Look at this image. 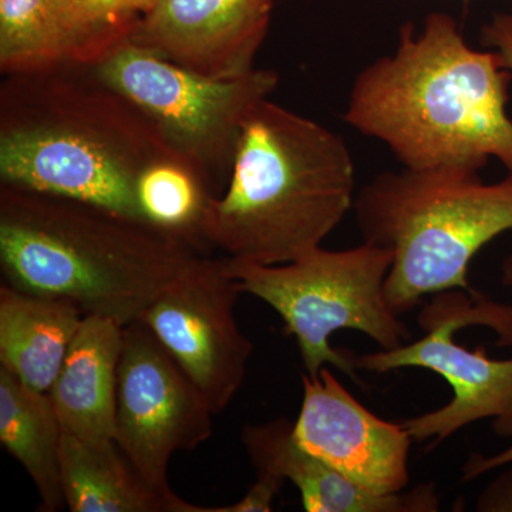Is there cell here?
Wrapping results in <instances>:
<instances>
[{
  "instance_id": "cell-9",
  "label": "cell",
  "mask_w": 512,
  "mask_h": 512,
  "mask_svg": "<svg viewBox=\"0 0 512 512\" xmlns=\"http://www.w3.org/2000/svg\"><path fill=\"white\" fill-rule=\"evenodd\" d=\"M215 416L198 387L140 320L123 326L116 443L146 483L168 498V464L212 436Z\"/></svg>"
},
{
  "instance_id": "cell-19",
  "label": "cell",
  "mask_w": 512,
  "mask_h": 512,
  "mask_svg": "<svg viewBox=\"0 0 512 512\" xmlns=\"http://www.w3.org/2000/svg\"><path fill=\"white\" fill-rule=\"evenodd\" d=\"M156 0H56L69 63L92 67L130 42Z\"/></svg>"
},
{
  "instance_id": "cell-10",
  "label": "cell",
  "mask_w": 512,
  "mask_h": 512,
  "mask_svg": "<svg viewBox=\"0 0 512 512\" xmlns=\"http://www.w3.org/2000/svg\"><path fill=\"white\" fill-rule=\"evenodd\" d=\"M227 256L201 255L141 313L143 322L198 387L214 414L244 384L251 340L235 318L239 288Z\"/></svg>"
},
{
  "instance_id": "cell-4",
  "label": "cell",
  "mask_w": 512,
  "mask_h": 512,
  "mask_svg": "<svg viewBox=\"0 0 512 512\" xmlns=\"http://www.w3.org/2000/svg\"><path fill=\"white\" fill-rule=\"evenodd\" d=\"M355 198L343 137L268 97L242 123L231 178L208 204L202 239L234 261L288 264L319 248Z\"/></svg>"
},
{
  "instance_id": "cell-23",
  "label": "cell",
  "mask_w": 512,
  "mask_h": 512,
  "mask_svg": "<svg viewBox=\"0 0 512 512\" xmlns=\"http://www.w3.org/2000/svg\"><path fill=\"white\" fill-rule=\"evenodd\" d=\"M512 464V463H511ZM480 512H512V467L498 474L478 495Z\"/></svg>"
},
{
  "instance_id": "cell-1",
  "label": "cell",
  "mask_w": 512,
  "mask_h": 512,
  "mask_svg": "<svg viewBox=\"0 0 512 512\" xmlns=\"http://www.w3.org/2000/svg\"><path fill=\"white\" fill-rule=\"evenodd\" d=\"M512 72L493 50L468 45L456 19L433 12L407 22L392 55L357 74L343 121L382 141L407 168L512 171Z\"/></svg>"
},
{
  "instance_id": "cell-8",
  "label": "cell",
  "mask_w": 512,
  "mask_h": 512,
  "mask_svg": "<svg viewBox=\"0 0 512 512\" xmlns=\"http://www.w3.org/2000/svg\"><path fill=\"white\" fill-rule=\"evenodd\" d=\"M417 323L424 336L416 342L352 355L356 370L387 373L417 367L437 373L450 384V403L404 421L413 440H434L436 446L484 419H494L498 433L512 436V359H493L483 346L470 350L454 339L457 330L485 326L497 333L498 345L512 346V306L490 301L481 293L451 289L436 293L421 308Z\"/></svg>"
},
{
  "instance_id": "cell-11",
  "label": "cell",
  "mask_w": 512,
  "mask_h": 512,
  "mask_svg": "<svg viewBox=\"0 0 512 512\" xmlns=\"http://www.w3.org/2000/svg\"><path fill=\"white\" fill-rule=\"evenodd\" d=\"M302 384L301 412L293 421L298 443L367 490L403 491L413 441L404 424L369 412L328 367L318 376L303 375Z\"/></svg>"
},
{
  "instance_id": "cell-7",
  "label": "cell",
  "mask_w": 512,
  "mask_h": 512,
  "mask_svg": "<svg viewBox=\"0 0 512 512\" xmlns=\"http://www.w3.org/2000/svg\"><path fill=\"white\" fill-rule=\"evenodd\" d=\"M92 67L157 124L214 198L231 178L245 117L279 84L275 70L256 67L232 79L202 76L131 42Z\"/></svg>"
},
{
  "instance_id": "cell-3",
  "label": "cell",
  "mask_w": 512,
  "mask_h": 512,
  "mask_svg": "<svg viewBox=\"0 0 512 512\" xmlns=\"http://www.w3.org/2000/svg\"><path fill=\"white\" fill-rule=\"evenodd\" d=\"M188 239L92 202L0 184V268L19 291L121 326L201 255Z\"/></svg>"
},
{
  "instance_id": "cell-24",
  "label": "cell",
  "mask_w": 512,
  "mask_h": 512,
  "mask_svg": "<svg viewBox=\"0 0 512 512\" xmlns=\"http://www.w3.org/2000/svg\"><path fill=\"white\" fill-rule=\"evenodd\" d=\"M512 463V444L500 453L494 456H481V454H473L463 467V480L471 481L476 478L490 473V471L497 470V468L510 466Z\"/></svg>"
},
{
  "instance_id": "cell-21",
  "label": "cell",
  "mask_w": 512,
  "mask_h": 512,
  "mask_svg": "<svg viewBox=\"0 0 512 512\" xmlns=\"http://www.w3.org/2000/svg\"><path fill=\"white\" fill-rule=\"evenodd\" d=\"M285 481L279 478L256 474V481L249 487L247 494L235 504L227 507H205V512H269L276 495L284 487Z\"/></svg>"
},
{
  "instance_id": "cell-14",
  "label": "cell",
  "mask_w": 512,
  "mask_h": 512,
  "mask_svg": "<svg viewBox=\"0 0 512 512\" xmlns=\"http://www.w3.org/2000/svg\"><path fill=\"white\" fill-rule=\"evenodd\" d=\"M121 346L123 326L103 316H84L47 392L63 433L114 440Z\"/></svg>"
},
{
  "instance_id": "cell-22",
  "label": "cell",
  "mask_w": 512,
  "mask_h": 512,
  "mask_svg": "<svg viewBox=\"0 0 512 512\" xmlns=\"http://www.w3.org/2000/svg\"><path fill=\"white\" fill-rule=\"evenodd\" d=\"M480 42L484 49L493 50L505 69L512 72V9L495 13L481 28Z\"/></svg>"
},
{
  "instance_id": "cell-2",
  "label": "cell",
  "mask_w": 512,
  "mask_h": 512,
  "mask_svg": "<svg viewBox=\"0 0 512 512\" xmlns=\"http://www.w3.org/2000/svg\"><path fill=\"white\" fill-rule=\"evenodd\" d=\"M173 157L157 124L93 67L66 63L0 83V184L146 221L141 175Z\"/></svg>"
},
{
  "instance_id": "cell-12",
  "label": "cell",
  "mask_w": 512,
  "mask_h": 512,
  "mask_svg": "<svg viewBox=\"0 0 512 512\" xmlns=\"http://www.w3.org/2000/svg\"><path fill=\"white\" fill-rule=\"evenodd\" d=\"M275 0H156L133 45L202 76L232 79L255 69Z\"/></svg>"
},
{
  "instance_id": "cell-16",
  "label": "cell",
  "mask_w": 512,
  "mask_h": 512,
  "mask_svg": "<svg viewBox=\"0 0 512 512\" xmlns=\"http://www.w3.org/2000/svg\"><path fill=\"white\" fill-rule=\"evenodd\" d=\"M60 470L64 501L72 512H205L201 505L157 493L116 440L63 433Z\"/></svg>"
},
{
  "instance_id": "cell-5",
  "label": "cell",
  "mask_w": 512,
  "mask_h": 512,
  "mask_svg": "<svg viewBox=\"0 0 512 512\" xmlns=\"http://www.w3.org/2000/svg\"><path fill=\"white\" fill-rule=\"evenodd\" d=\"M363 242L392 252L384 284L392 311H413L424 296L463 289L481 248L512 229V171L487 184L466 168H407L377 174L356 195Z\"/></svg>"
},
{
  "instance_id": "cell-17",
  "label": "cell",
  "mask_w": 512,
  "mask_h": 512,
  "mask_svg": "<svg viewBox=\"0 0 512 512\" xmlns=\"http://www.w3.org/2000/svg\"><path fill=\"white\" fill-rule=\"evenodd\" d=\"M63 430L49 394L37 392L0 366V443L22 464L39 494V510H60Z\"/></svg>"
},
{
  "instance_id": "cell-13",
  "label": "cell",
  "mask_w": 512,
  "mask_h": 512,
  "mask_svg": "<svg viewBox=\"0 0 512 512\" xmlns=\"http://www.w3.org/2000/svg\"><path fill=\"white\" fill-rule=\"evenodd\" d=\"M242 443L256 474L291 481L308 512H436L440 498L433 484L412 491L379 494L343 476L296 440L293 423L278 419L242 430Z\"/></svg>"
},
{
  "instance_id": "cell-6",
  "label": "cell",
  "mask_w": 512,
  "mask_h": 512,
  "mask_svg": "<svg viewBox=\"0 0 512 512\" xmlns=\"http://www.w3.org/2000/svg\"><path fill=\"white\" fill-rule=\"evenodd\" d=\"M392 262V252L363 242L345 251L315 248L281 265L228 258L227 269L242 292L261 299L284 320L285 332L298 342L306 375L318 376L332 365L357 380L352 353L330 345L333 333L357 330L382 350L399 348L412 336L384 295Z\"/></svg>"
},
{
  "instance_id": "cell-18",
  "label": "cell",
  "mask_w": 512,
  "mask_h": 512,
  "mask_svg": "<svg viewBox=\"0 0 512 512\" xmlns=\"http://www.w3.org/2000/svg\"><path fill=\"white\" fill-rule=\"evenodd\" d=\"M137 197L146 221L188 239L210 254L202 239L201 227L214 197L197 171L183 158H167L151 165L141 175Z\"/></svg>"
},
{
  "instance_id": "cell-15",
  "label": "cell",
  "mask_w": 512,
  "mask_h": 512,
  "mask_svg": "<svg viewBox=\"0 0 512 512\" xmlns=\"http://www.w3.org/2000/svg\"><path fill=\"white\" fill-rule=\"evenodd\" d=\"M83 312L73 303L0 288V366L37 392L55 383Z\"/></svg>"
},
{
  "instance_id": "cell-20",
  "label": "cell",
  "mask_w": 512,
  "mask_h": 512,
  "mask_svg": "<svg viewBox=\"0 0 512 512\" xmlns=\"http://www.w3.org/2000/svg\"><path fill=\"white\" fill-rule=\"evenodd\" d=\"M69 63L56 0H0V70L32 74Z\"/></svg>"
},
{
  "instance_id": "cell-25",
  "label": "cell",
  "mask_w": 512,
  "mask_h": 512,
  "mask_svg": "<svg viewBox=\"0 0 512 512\" xmlns=\"http://www.w3.org/2000/svg\"><path fill=\"white\" fill-rule=\"evenodd\" d=\"M501 284L512 288V252L505 258L503 268H501Z\"/></svg>"
}]
</instances>
